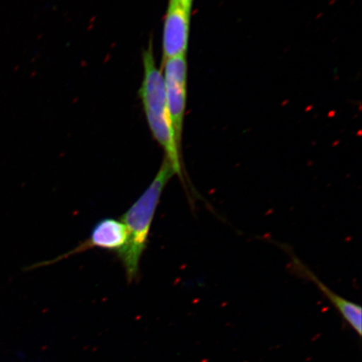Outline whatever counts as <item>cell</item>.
Returning a JSON list of instances; mask_svg holds the SVG:
<instances>
[{
  "instance_id": "3957f363",
  "label": "cell",
  "mask_w": 362,
  "mask_h": 362,
  "mask_svg": "<svg viewBox=\"0 0 362 362\" xmlns=\"http://www.w3.org/2000/svg\"><path fill=\"white\" fill-rule=\"evenodd\" d=\"M165 90L167 107L178 143L182 140L183 123L187 103V64L185 56L168 59L164 62Z\"/></svg>"
},
{
  "instance_id": "7a4b0ae2",
  "label": "cell",
  "mask_w": 362,
  "mask_h": 362,
  "mask_svg": "<svg viewBox=\"0 0 362 362\" xmlns=\"http://www.w3.org/2000/svg\"><path fill=\"white\" fill-rule=\"evenodd\" d=\"M144 79L140 87L144 110L148 124L153 138L164 149L165 158L175 171V174L185 182L181 158V146L176 139L168 107H167L164 78L156 66L153 57L152 42L143 52Z\"/></svg>"
},
{
  "instance_id": "5b68a950",
  "label": "cell",
  "mask_w": 362,
  "mask_h": 362,
  "mask_svg": "<svg viewBox=\"0 0 362 362\" xmlns=\"http://www.w3.org/2000/svg\"><path fill=\"white\" fill-rule=\"evenodd\" d=\"M189 16L179 0H170L163 34V62L187 54Z\"/></svg>"
},
{
  "instance_id": "52a82bcc",
  "label": "cell",
  "mask_w": 362,
  "mask_h": 362,
  "mask_svg": "<svg viewBox=\"0 0 362 362\" xmlns=\"http://www.w3.org/2000/svg\"><path fill=\"white\" fill-rule=\"evenodd\" d=\"M180 3L188 12L191 13L193 0H179Z\"/></svg>"
},
{
  "instance_id": "6da1fadb",
  "label": "cell",
  "mask_w": 362,
  "mask_h": 362,
  "mask_svg": "<svg viewBox=\"0 0 362 362\" xmlns=\"http://www.w3.org/2000/svg\"><path fill=\"white\" fill-rule=\"evenodd\" d=\"M175 175L173 168L164 158L151 184L122 217L127 228V241L117 255L124 266L129 283L139 277L140 261L148 246L153 217L162 193Z\"/></svg>"
},
{
  "instance_id": "8992f818",
  "label": "cell",
  "mask_w": 362,
  "mask_h": 362,
  "mask_svg": "<svg viewBox=\"0 0 362 362\" xmlns=\"http://www.w3.org/2000/svg\"><path fill=\"white\" fill-rule=\"evenodd\" d=\"M293 264L294 269L298 271V273L303 276V277L309 279L310 281L314 283L319 291L327 297L332 305L336 308L339 315L342 316L344 320L350 325L351 329L361 337L362 334V309L359 305L355 304L346 298L338 296L337 293L333 292L332 289L328 288L323 282L316 277L312 272L307 268L306 266L293 257Z\"/></svg>"
},
{
  "instance_id": "277c9868",
  "label": "cell",
  "mask_w": 362,
  "mask_h": 362,
  "mask_svg": "<svg viewBox=\"0 0 362 362\" xmlns=\"http://www.w3.org/2000/svg\"><path fill=\"white\" fill-rule=\"evenodd\" d=\"M127 241V228L121 220L104 218L99 221L90 230V236L72 250L57 257L52 261L45 262L38 266L49 265L66 257L78 255L93 248L119 253L125 246Z\"/></svg>"
}]
</instances>
